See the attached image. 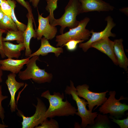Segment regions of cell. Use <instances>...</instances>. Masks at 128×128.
<instances>
[{"mask_svg":"<svg viewBox=\"0 0 128 128\" xmlns=\"http://www.w3.org/2000/svg\"><path fill=\"white\" fill-rule=\"evenodd\" d=\"M41 96L47 99L49 103L45 112V119L56 116H73L77 111L67 100L63 101L64 96L63 93L54 92L53 95H51L49 90H47L43 92Z\"/></svg>","mask_w":128,"mask_h":128,"instance_id":"6da1fadb","label":"cell"},{"mask_svg":"<svg viewBox=\"0 0 128 128\" xmlns=\"http://www.w3.org/2000/svg\"><path fill=\"white\" fill-rule=\"evenodd\" d=\"M81 4L79 0H69L64 8V13L60 18H54L50 24L54 26H61L59 32L63 34L65 28L76 27L78 25L79 21L77 19V16L81 13Z\"/></svg>","mask_w":128,"mask_h":128,"instance_id":"7a4b0ae2","label":"cell"},{"mask_svg":"<svg viewBox=\"0 0 128 128\" xmlns=\"http://www.w3.org/2000/svg\"><path fill=\"white\" fill-rule=\"evenodd\" d=\"M64 92L66 94L71 95L72 99L76 104L78 111L75 114L80 116L82 119L81 126L82 128L87 127L88 124L92 126L94 124V120L98 114L97 112H92L88 110L86 106L88 104L85 100L81 99L77 95L76 88L74 83L71 80L70 81L69 86H66Z\"/></svg>","mask_w":128,"mask_h":128,"instance_id":"3957f363","label":"cell"},{"mask_svg":"<svg viewBox=\"0 0 128 128\" xmlns=\"http://www.w3.org/2000/svg\"><path fill=\"white\" fill-rule=\"evenodd\" d=\"M39 56L35 55L30 58L26 64L27 68L24 71L18 73L19 79L23 80L32 79L38 84L50 82L53 78L51 73L46 72L45 69H40L36 64Z\"/></svg>","mask_w":128,"mask_h":128,"instance_id":"277c9868","label":"cell"},{"mask_svg":"<svg viewBox=\"0 0 128 128\" xmlns=\"http://www.w3.org/2000/svg\"><path fill=\"white\" fill-rule=\"evenodd\" d=\"M90 20L88 17H86L80 21L78 25L74 28H69V30L64 33L56 36L55 41L56 46L62 47L65 44L71 40H88L91 36L90 31L86 28Z\"/></svg>","mask_w":128,"mask_h":128,"instance_id":"5b68a950","label":"cell"},{"mask_svg":"<svg viewBox=\"0 0 128 128\" xmlns=\"http://www.w3.org/2000/svg\"><path fill=\"white\" fill-rule=\"evenodd\" d=\"M116 94L114 91H110L109 98L99 108L98 111L104 114L109 113L110 116L119 119L124 115L125 112L128 110V105L121 103L120 101L128 99L122 96L119 99H117L115 97Z\"/></svg>","mask_w":128,"mask_h":128,"instance_id":"8992f818","label":"cell"},{"mask_svg":"<svg viewBox=\"0 0 128 128\" xmlns=\"http://www.w3.org/2000/svg\"><path fill=\"white\" fill-rule=\"evenodd\" d=\"M89 88V85L86 84L78 85L76 87L77 95L87 101L89 110L92 112L95 106H96L94 110L101 105L107 100L106 94L109 91L107 90L103 92H95L90 91Z\"/></svg>","mask_w":128,"mask_h":128,"instance_id":"52a82bcc","label":"cell"},{"mask_svg":"<svg viewBox=\"0 0 128 128\" xmlns=\"http://www.w3.org/2000/svg\"><path fill=\"white\" fill-rule=\"evenodd\" d=\"M37 101L36 105H33L36 108L34 114L29 117H27L19 110L18 114L23 119L22 122V128H34L41 124L45 119V115L47 109L46 106L42 100L38 97L37 98Z\"/></svg>","mask_w":128,"mask_h":128,"instance_id":"ba28073f","label":"cell"},{"mask_svg":"<svg viewBox=\"0 0 128 128\" xmlns=\"http://www.w3.org/2000/svg\"><path fill=\"white\" fill-rule=\"evenodd\" d=\"M105 20L107 22V25L103 31L95 32L92 30L90 31L91 33L92 34L91 38L87 42L79 44V47L84 52H86L90 48L91 45L96 41L109 37H115L116 35L111 32L112 29L116 25L113 19L110 16H109L105 18Z\"/></svg>","mask_w":128,"mask_h":128,"instance_id":"9c48e42d","label":"cell"},{"mask_svg":"<svg viewBox=\"0 0 128 128\" xmlns=\"http://www.w3.org/2000/svg\"><path fill=\"white\" fill-rule=\"evenodd\" d=\"M38 26L36 31L37 40H41L42 36L48 40L52 39L57 32V27L50 24L49 15L44 18L42 16V14H40L38 11Z\"/></svg>","mask_w":128,"mask_h":128,"instance_id":"30bf717a","label":"cell"},{"mask_svg":"<svg viewBox=\"0 0 128 128\" xmlns=\"http://www.w3.org/2000/svg\"><path fill=\"white\" fill-rule=\"evenodd\" d=\"M81 4V13L97 11H109L114 7L103 0H79Z\"/></svg>","mask_w":128,"mask_h":128,"instance_id":"8fae6325","label":"cell"},{"mask_svg":"<svg viewBox=\"0 0 128 128\" xmlns=\"http://www.w3.org/2000/svg\"><path fill=\"white\" fill-rule=\"evenodd\" d=\"M16 74L11 73L7 76V78L5 83L7 85L11 96V98L8 106H10L11 112H15L17 109V106L15 99V95L17 91L23 87L25 83L19 82L16 79Z\"/></svg>","mask_w":128,"mask_h":128,"instance_id":"7c38bea8","label":"cell"},{"mask_svg":"<svg viewBox=\"0 0 128 128\" xmlns=\"http://www.w3.org/2000/svg\"><path fill=\"white\" fill-rule=\"evenodd\" d=\"M114 41L109 37L102 39L92 43L91 48H95L106 55L115 65L118 62L114 51Z\"/></svg>","mask_w":128,"mask_h":128,"instance_id":"4fadbf2b","label":"cell"},{"mask_svg":"<svg viewBox=\"0 0 128 128\" xmlns=\"http://www.w3.org/2000/svg\"><path fill=\"white\" fill-rule=\"evenodd\" d=\"M26 16L27 18L28 22L26 28L23 32V43L25 48V56L28 57L32 53L30 46V40L32 38H37V35L36 31L33 29V23L36 30V27L34 19L28 13Z\"/></svg>","mask_w":128,"mask_h":128,"instance_id":"5bb4252c","label":"cell"},{"mask_svg":"<svg viewBox=\"0 0 128 128\" xmlns=\"http://www.w3.org/2000/svg\"><path fill=\"white\" fill-rule=\"evenodd\" d=\"M30 58L21 59H15L11 58L0 60L1 68L3 71H9L11 73L17 74L26 64Z\"/></svg>","mask_w":128,"mask_h":128,"instance_id":"9a60e30c","label":"cell"},{"mask_svg":"<svg viewBox=\"0 0 128 128\" xmlns=\"http://www.w3.org/2000/svg\"><path fill=\"white\" fill-rule=\"evenodd\" d=\"M41 40V45L40 48L29 56L30 58L35 55H46L49 53H53L55 56L58 57L63 52V49L62 47H56L51 46L48 40L44 37L42 38Z\"/></svg>","mask_w":128,"mask_h":128,"instance_id":"2e32d148","label":"cell"},{"mask_svg":"<svg viewBox=\"0 0 128 128\" xmlns=\"http://www.w3.org/2000/svg\"><path fill=\"white\" fill-rule=\"evenodd\" d=\"M114 51L118 65L126 71H128V59L125 53L122 39L114 40Z\"/></svg>","mask_w":128,"mask_h":128,"instance_id":"e0dca14e","label":"cell"},{"mask_svg":"<svg viewBox=\"0 0 128 128\" xmlns=\"http://www.w3.org/2000/svg\"><path fill=\"white\" fill-rule=\"evenodd\" d=\"M2 46L4 54L8 58L18 59L21 51L25 49L23 43L15 44L9 41H3Z\"/></svg>","mask_w":128,"mask_h":128,"instance_id":"ac0fdd59","label":"cell"},{"mask_svg":"<svg viewBox=\"0 0 128 128\" xmlns=\"http://www.w3.org/2000/svg\"><path fill=\"white\" fill-rule=\"evenodd\" d=\"M5 37H2L3 41H16L18 43H23V32L18 30L17 31L8 30L7 31Z\"/></svg>","mask_w":128,"mask_h":128,"instance_id":"d6986e66","label":"cell"},{"mask_svg":"<svg viewBox=\"0 0 128 128\" xmlns=\"http://www.w3.org/2000/svg\"><path fill=\"white\" fill-rule=\"evenodd\" d=\"M94 120V124L88 127L89 128H110V121L107 115L98 114Z\"/></svg>","mask_w":128,"mask_h":128,"instance_id":"ffe728a7","label":"cell"},{"mask_svg":"<svg viewBox=\"0 0 128 128\" xmlns=\"http://www.w3.org/2000/svg\"><path fill=\"white\" fill-rule=\"evenodd\" d=\"M0 29L6 31L8 30L17 31L18 30L16 24L11 18L5 14L0 22Z\"/></svg>","mask_w":128,"mask_h":128,"instance_id":"44dd1931","label":"cell"},{"mask_svg":"<svg viewBox=\"0 0 128 128\" xmlns=\"http://www.w3.org/2000/svg\"><path fill=\"white\" fill-rule=\"evenodd\" d=\"M7 0L11 7L12 13L11 15V18L16 24L18 30L23 32L25 30L27 25L19 21L15 16L14 9L16 7V1L12 0Z\"/></svg>","mask_w":128,"mask_h":128,"instance_id":"7402d4cb","label":"cell"},{"mask_svg":"<svg viewBox=\"0 0 128 128\" xmlns=\"http://www.w3.org/2000/svg\"><path fill=\"white\" fill-rule=\"evenodd\" d=\"M58 122L53 118L48 120V118L45 119L41 124L40 125L35 127V128H59Z\"/></svg>","mask_w":128,"mask_h":128,"instance_id":"603a6c76","label":"cell"},{"mask_svg":"<svg viewBox=\"0 0 128 128\" xmlns=\"http://www.w3.org/2000/svg\"><path fill=\"white\" fill-rule=\"evenodd\" d=\"M1 3L0 5V8L4 14L9 17L11 18L12 8L7 0H1Z\"/></svg>","mask_w":128,"mask_h":128,"instance_id":"cb8c5ba5","label":"cell"},{"mask_svg":"<svg viewBox=\"0 0 128 128\" xmlns=\"http://www.w3.org/2000/svg\"><path fill=\"white\" fill-rule=\"evenodd\" d=\"M83 40H71L66 43L64 45L67 49L70 51H74L75 50L78 44L84 41Z\"/></svg>","mask_w":128,"mask_h":128,"instance_id":"d4e9b609","label":"cell"},{"mask_svg":"<svg viewBox=\"0 0 128 128\" xmlns=\"http://www.w3.org/2000/svg\"><path fill=\"white\" fill-rule=\"evenodd\" d=\"M8 97L6 96H4L2 94V86H0V118L3 123V120L5 118V111L2 105V101Z\"/></svg>","mask_w":128,"mask_h":128,"instance_id":"484cf974","label":"cell"},{"mask_svg":"<svg viewBox=\"0 0 128 128\" xmlns=\"http://www.w3.org/2000/svg\"><path fill=\"white\" fill-rule=\"evenodd\" d=\"M109 118L113 119L111 120L118 124L121 128H128V117L122 120L117 119L110 116Z\"/></svg>","mask_w":128,"mask_h":128,"instance_id":"4316f807","label":"cell"},{"mask_svg":"<svg viewBox=\"0 0 128 128\" xmlns=\"http://www.w3.org/2000/svg\"><path fill=\"white\" fill-rule=\"evenodd\" d=\"M16 1L20 5L26 8L28 12V13L30 14L32 18L34 19L32 13V10L31 6L28 2L25 1L24 0H12Z\"/></svg>","mask_w":128,"mask_h":128,"instance_id":"83f0119b","label":"cell"},{"mask_svg":"<svg viewBox=\"0 0 128 128\" xmlns=\"http://www.w3.org/2000/svg\"><path fill=\"white\" fill-rule=\"evenodd\" d=\"M6 32L5 30L0 29V54L1 57L3 58L5 57L6 56L4 55L3 51L2 35L5 32Z\"/></svg>","mask_w":128,"mask_h":128,"instance_id":"f1b7e54d","label":"cell"},{"mask_svg":"<svg viewBox=\"0 0 128 128\" xmlns=\"http://www.w3.org/2000/svg\"><path fill=\"white\" fill-rule=\"evenodd\" d=\"M32 3L33 6L34 8L37 7L40 0H29Z\"/></svg>","mask_w":128,"mask_h":128,"instance_id":"f546056e","label":"cell"},{"mask_svg":"<svg viewBox=\"0 0 128 128\" xmlns=\"http://www.w3.org/2000/svg\"><path fill=\"white\" fill-rule=\"evenodd\" d=\"M128 7H127L119 9V10L127 15H128Z\"/></svg>","mask_w":128,"mask_h":128,"instance_id":"4dcf8cb0","label":"cell"},{"mask_svg":"<svg viewBox=\"0 0 128 128\" xmlns=\"http://www.w3.org/2000/svg\"><path fill=\"white\" fill-rule=\"evenodd\" d=\"M3 75V70H2L1 67V65L0 64V83L2 82V77Z\"/></svg>","mask_w":128,"mask_h":128,"instance_id":"1f68e13d","label":"cell"},{"mask_svg":"<svg viewBox=\"0 0 128 128\" xmlns=\"http://www.w3.org/2000/svg\"><path fill=\"white\" fill-rule=\"evenodd\" d=\"M5 14L0 8V22L3 18Z\"/></svg>","mask_w":128,"mask_h":128,"instance_id":"d6a6232c","label":"cell"},{"mask_svg":"<svg viewBox=\"0 0 128 128\" xmlns=\"http://www.w3.org/2000/svg\"><path fill=\"white\" fill-rule=\"evenodd\" d=\"M8 127V126L7 125L1 124L0 123V128H5Z\"/></svg>","mask_w":128,"mask_h":128,"instance_id":"836d02e7","label":"cell"},{"mask_svg":"<svg viewBox=\"0 0 128 128\" xmlns=\"http://www.w3.org/2000/svg\"><path fill=\"white\" fill-rule=\"evenodd\" d=\"M54 1L56 3H57V1L58 0H54Z\"/></svg>","mask_w":128,"mask_h":128,"instance_id":"e575fe53","label":"cell"},{"mask_svg":"<svg viewBox=\"0 0 128 128\" xmlns=\"http://www.w3.org/2000/svg\"><path fill=\"white\" fill-rule=\"evenodd\" d=\"M1 1H2L1 0H0V5L1 3Z\"/></svg>","mask_w":128,"mask_h":128,"instance_id":"d590c367","label":"cell"}]
</instances>
